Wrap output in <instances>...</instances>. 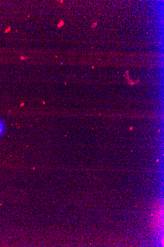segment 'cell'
<instances>
[{"instance_id": "6da1fadb", "label": "cell", "mask_w": 164, "mask_h": 247, "mask_svg": "<svg viewBox=\"0 0 164 247\" xmlns=\"http://www.w3.org/2000/svg\"><path fill=\"white\" fill-rule=\"evenodd\" d=\"M5 128V124L4 121L0 118V135L3 134Z\"/></svg>"}, {"instance_id": "7a4b0ae2", "label": "cell", "mask_w": 164, "mask_h": 247, "mask_svg": "<svg viewBox=\"0 0 164 247\" xmlns=\"http://www.w3.org/2000/svg\"><path fill=\"white\" fill-rule=\"evenodd\" d=\"M21 59H26V58H25V57H21Z\"/></svg>"}]
</instances>
